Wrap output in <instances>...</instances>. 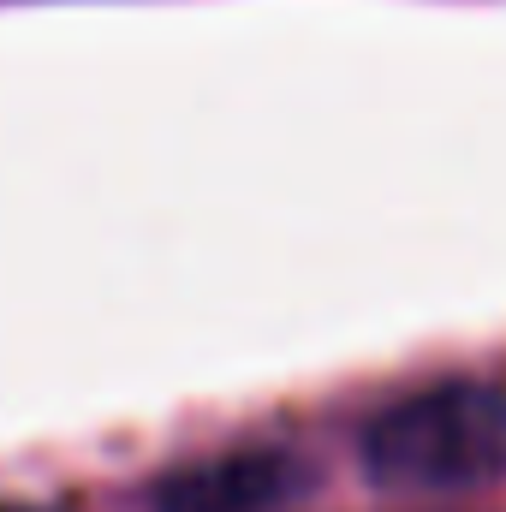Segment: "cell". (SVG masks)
Wrapping results in <instances>:
<instances>
[{
  "label": "cell",
  "mask_w": 506,
  "mask_h": 512,
  "mask_svg": "<svg viewBox=\"0 0 506 512\" xmlns=\"http://www.w3.org/2000/svg\"><path fill=\"white\" fill-rule=\"evenodd\" d=\"M0 512H36V507H18V501H0Z\"/></svg>",
  "instance_id": "3"
},
{
  "label": "cell",
  "mask_w": 506,
  "mask_h": 512,
  "mask_svg": "<svg viewBox=\"0 0 506 512\" xmlns=\"http://www.w3.org/2000/svg\"><path fill=\"white\" fill-rule=\"evenodd\" d=\"M304 489V459L286 447H227L155 477L149 512H280Z\"/></svg>",
  "instance_id": "2"
},
{
  "label": "cell",
  "mask_w": 506,
  "mask_h": 512,
  "mask_svg": "<svg viewBox=\"0 0 506 512\" xmlns=\"http://www.w3.org/2000/svg\"><path fill=\"white\" fill-rule=\"evenodd\" d=\"M364 465L405 495H459L506 477V387L435 382L381 405L364 429Z\"/></svg>",
  "instance_id": "1"
}]
</instances>
